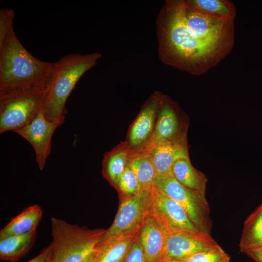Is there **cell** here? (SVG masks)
Segmentation results:
<instances>
[{
    "mask_svg": "<svg viewBox=\"0 0 262 262\" xmlns=\"http://www.w3.org/2000/svg\"><path fill=\"white\" fill-rule=\"evenodd\" d=\"M153 184L183 207L190 221L200 231L210 235L212 221L205 195L182 185L171 171L156 176Z\"/></svg>",
    "mask_w": 262,
    "mask_h": 262,
    "instance_id": "6",
    "label": "cell"
},
{
    "mask_svg": "<svg viewBox=\"0 0 262 262\" xmlns=\"http://www.w3.org/2000/svg\"><path fill=\"white\" fill-rule=\"evenodd\" d=\"M52 240L48 262H83L102 241L106 230L89 229L56 217L50 219Z\"/></svg>",
    "mask_w": 262,
    "mask_h": 262,
    "instance_id": "4",
    "label": "cell"
},
{
    "mask_svg": "<svg viewBox=\"0 0 262 262\" xmlns=\"http://www.w3.org/2000/svg\"><path fill=\"white\" fill-rule=\"evenodd\" d=\"M65 120H49L45 116L43 107L29 124L15 131L33 147L36 162L41 171L43 170L50 153L52 135L56 129L64 123Z\"/></svg>",
    "mask_w": 262,
    "mask_h": 262,
    "instance_id": "9",
    "label": "cell"
},
{
    "mask_svg": "<svg viewBox=\"0 0 262 262\" xmlns=\"http://www.w3.org/2000/svg\"><path fill=\"white\" fill-rule=\"evenodd\" d=\"M159 111L153 144L164 140H174L179 128L174 106L165 97L162 96Z\"/></svg>",
    "mask_w": 262,
    "mask_h": 262,
    "instance_id": "15",
    "label": "cell"
},
{
    "mask_svg": "<svg viewBox=\"0 0 262 262\" xmlns=\"http://www.w3.org/2000/svg\"><path fill=\"white\" fill-rule=\"evenodd\" d=\"M184 262H230L229 256L220 246L193 254Z\"/></svg>",
    "mask_w": 262,
    "mask_h": 262,
    "instance_id": "23",
    "label": "cell"
},
{
    "mask_svg": "<svg viewBox=\"0 0 262 262\" xmlns=\"http://www.w3.org/2000/svg\"><path fill=\"white\" fill-rule=\"evenodd\" d=\"M120 190L128 196L135 195L140 191L138 180L129 165L126 166L117 182Z\"/></svg>",
    "mask_w": 262,
    "mask_h": 262,
    "instance_id": "24",
    "label": "cell"
},
{
    "mask_svg": "<svg viewBox=\"0 0 262 262\" xmlns=\"http://www.w3.org/2000/svg\"><path fill=\"white\" fill-rule=\"evenodd\" d=\"M48 89L0 95V133L29 124L43 107Z\"/></svg>",
    "mask_w": 262,
    "mask_h": 262,
    "instance_id": "5",
    "label": "cell"
},
{
    "mask_svg": "<svg viewBox=\"0 0 262 262\" xmlns=\"http://www.w3.org/2000/svg\"><path fill=\"white\" fill-rule=\"evenodd\" d=\"M15 14V11L11 8L0 9V49L4 45L10 32L14 29Z\"/></svg>",
    "mask_w": 262,
    "mask_h": 262,
    "instance_id": "25",
    "label": "cell"
},
{
    "mask_svg": "<svg viewBox=\"0 0 262 262\" xmlns=\"http://www.w3.org/2000/svg\"><path fill=\"white\" fill-rule=\"evenodd\" d=\"M127 159V153L123 150L105 157L104 173L115 185H117L118 179L126 166Z\"/></svg>",
    "mask_w": 262,
    "mask_h": 262,
    "instance_id": "22",
    "label": "cell"
},
{
    "mask_svg": "<svg viewBox=\"0 0 262 262\" xmlns=\"http://www.w3.org/2000/svg\"><path fill=\"white\" fill-rule=\"evenodd\" d=\"M123 262H145L144 251L138 236L132 244Z\"/></svg>",
    "mask_w": 262,
    "mask_h": 262,
    "instance_id": "26",
    "label": "cell"
},
{
    "mask_svg": "<svg viewBox=\"0 0 262 262\" xmlns=\"http://www.w3.org/2000/svg\"><path fill=\"white\" fill-rule=\"evenodd\" d=\"M219 246L211 235L202 232L171 231L165 233L164 251L159 262L183 261L193 254Z\"/></svg>",
    "mask_w": 262,
    "mask_h": 262,
    "instance_id": "8",
    "label": "cell"
},
{
    "mask_svg": "<svg viewBox=\"0 0 262 262\" xmlns=\"http://www.w3.org/2000/svg\"><path fill=\"white\" fill-rule=\"evenodd\" d=\"M158 54L164 64L195 76L208 72L232 49L205 42L186 27L183 0H166L156 20Z\"/></svg>",
    "mask_w": 262,
    "mask_h": 262,
    "instance_id": "1",
    "label": "cell"
},
{
    "mask_svg": "<svg viewBox=\"0 0 262 262\" xmlns=\"http://www.w3.org/2000/svg\"><path fill=\"white\" fill-rule=\"evenodd\" d=\"M128 165L138 180L140 186L139 192L149 193L156 177L150 154L136 156L130 161Z\"/></svg>",
    "mask_w": 262,
    "mask_h": 262,
    "instance_id": "21",
    "label": "cell"
},
{
    "mask_svg": "<svg viewBox=\"0 0 262 262\" xmlns=\"http://www.w3.org/2000/svg\"><path fill=\"white\" fill-rule=\"evenodd\" d=\"M37 229L21 235H12L0 239V259L16 262L26 255L33 246Z\"/></svg>",
    "mask_w": 262,
    "mask_h": 262,
    "instance_id": "17",
    "label": "cell"
},
{
    "mask_svg": "<svg viewBox=\"0 0 262 262\" xmlns=\"http://www.w3.org/2000/svg\"><path fill=\"white\" fill-rule=\"evenodd\" d=\"M245 254L255 262H262V248L248 251Z\"/></svg>",
    "mask_w": 262,
    "mask_h": 262,
    "instance_id": "28",
    "label": "cell"
},
{
    "mask_svg": "<svg viewBox=\"0 0 262 262\" xmlns=\"http://www.w3.org/2000/svg\"><path fill=\"white\" fill-rule=\"evenodd\" d=\"M42 215V209L38 205L26 208L0 230V239L10 236L23 234L37 229Z\"/></svg>",
    "mask_w": 262,
    "mask_h": 262,
    "instance_id": "16",
    "label": "cell"
},
{
    "mask_svg": "<svg viewBox=\"0 0 262 262\" xmlns=\"http://www.w3.org/2000/svg\"><path fill=\"white\" fill-rule=\"evenodd\" d=\"M162 98V95L155 94L144 106L131 130L130 142L131 146L135 147L142 144L150 135Z\"/></svg>",
    "mask_w": 262,
    "mask_h": 262,
    "instance_id": "14",
    "label": "cell"
},
{
    "mask_svg": "<svg viewBox=\"0 0 262 262\" xmlns=\"http://www.w3.org/2000/svg\"><path fill=\"white\" fill-rule=\"evenodd\" d=\"M262 248V202L246 218L241 236L239 249L245 254Z\"/></svg>",
    "mask_w": 262,
    "mask_h": 262,
    "instance_id": "18",
    "label": "cell"
},
{
    "mask_svg": "<svg viewBox=\"0 0 262 262\" xmlns=\"http://www.w3.org/2000/svg\"><path fill=\"white\" fill-rule=\"evenodd\" d=\"M83 262H98V258L96 250L88 256Z\"/></svg>",
    "mask_w": 262,
    "mask_h": 262,
    "instance_id": "29",
    "label": "cell"
},
{
    "mask_svg": "<svg viewBox=\"0 0 262 262\" xmlns=\"http://www.w3.org/2000/svg\"><path fill=\"white\" fill-rule=\"evenodd\" d=\"M97 52L69 54L54 62V68L43 106L46 118L65 119L67 99L80 78L95 66L101 57Z\"/></svg>",
    "mask_w": 262,
    "mask_h": 262,
    "instance_id": "3",
    "label": "cell"
},
{
    "mask_svg": "<svg viewBox=\"0 0 262 262\" xmlns=\"http://www.w3.org/2000/svg\"><path fill=\"white\" fill-rule=\"evenodd\" d=\"M161 262H184L183 261H164Z\"/></svg>",
    "mask_w": 262,
    "mask_h": 262,
    "instance_id": "30",
    "label": "cell"
},
{
    "mask_svg": "<svg viewBox=\"0 0 262 262\" xmlns=\"http://www.w3.org/2000/svg\"><path fill=\"white\" fill-rule=\"evenodd\" d=\"M196 11L213 17L234 19L236 15L235 5L228 0H185Z\"/></svg>",
    "mask_w": 262,
    "mask_h": 262,
    "instance_id": "20",
    "label": "cell"
},
{
    "mask_svg": "<svg viewBox=\"0 0 262 262\" xmlns=\"http://www.w3.org/2000/svg\"><path fill=\"white\" fill-rule=\"evenodd\" d=\"M54 63L40 60L29 52L13 29L0 49V95L48 89Z\"/></svg>",
    "mask_w": 262,
    "mask_h": 262,
    "instance_id": "2",
    "label": "cell"
},
{
    "mask_svg": "<svg viewBox=\"0 0 262 262\" xmlns=\"http://www.w3.org/2000/svg\"><path fill=\"white\" fill-rule=\"evenodd\" d=\"M171 172L182 185L206 196L208 179L204 173L192 165L189 158L177 160L172 166Z\"/></svg>",
    "mask_w": 262,
    "mask_h": 262,
    "instance_id": "19",
    "label": "cell"
},
{
    "mask_svg": "<svg viewBox=\"0 0 262 262\" xmlns=\"http://www.w3.org/2000/svg\"><path fill=\"white\" fill-rule=\"evenodd\" d=\"M50 250V247L49 245L44 248L38 256L27 262H48Z\"/></svg>",
    "mask_w": 262,
    "mask_h": 262,
    "instance_id": "27",
    "label": "cell"
},
{
    "mask_svg": "<svg viewBox=\"0 0 262 262\" xmlns=\"http://www.w3.org/2000/svg\"><path fill=\"white\" fill-rule=\"evenodd\" d=\"M141 226L101 241L96 249L98 262H123Z\"/></svg>",
    "mask_w": 262,
    "mask_h": 262,
    "instance_id": "12",
    "label": "cell"
},
{
    "mask_svg": "<svg viewBox=\"0 0 262 262\" xmlns=\"http://www.w3.org/2000/svg\"><path fill=\"white\" fill-rule=\"evenodd\" d=\"M138 239L144 251L145 262H159L164 248L165 233L148 212L142 223Z\"/></svg>",
    "mask_w": 262,
    "mask_h": 262,
    "instance_id": "11",
    "label": "cell"
},
{
    "mask_svg": "<svg viewBox=\"0 0 262 262\" xmlns=\"http://www.w3.org/2000/svg\"><path fill=\"white\" fill-rule=\"evenodd\" d=\"M148 213L159 223L165 233L176 230L200 231L177 201L154 184L149 192Z\"/></svg>",
    "mask_w": 262,
    "mask_h": 262,
    "instance_id": "7",
    "label": "cell"
},
{
    "mask_svg": "<svg viewBox=\"0 0 262 262\" xmlns=\"http://www.w3.org/2000/svg\"><path fill=\"white\" fill-rule=\"evenodd\" d=\"M152 145L149 154L156 176L169 173L173 164L177 160L189 158L185 145L177 141L164 140Z\"/></svg>",
    "mask_w": 262,
    "mask_h": 262,
    "instance_id": "13",
    "label": "cell"
},
{
    "mask_svg": "<svg viewBox=\"0 0 262 262\" xmlns=\"http://www.w3.org/2000/svg\"><path fill=\"white\" fill-rule=\"evenodd\" d=\"M149 193L139 192L128 196L121 202L115 220L106 230L102 241L142 224L148 213Z\"/></svg>",
    "mask_w": 262,
    "mask_h": 262,
    "instance_id": "10",
    "label": "cell"
}]
</instances>
